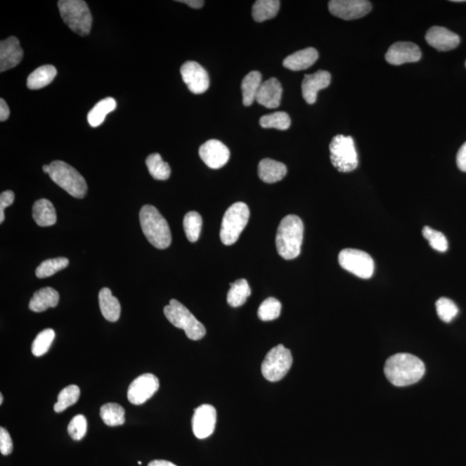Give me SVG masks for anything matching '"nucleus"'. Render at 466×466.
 I'll list each match as a JSON object with an SVG mask.
<instances>
[{
	"mask_svg": "<svg viewBox=\"0 0 466 466\" xmlns=\"http://www.w3.org/2000/svg\"><path fill=\"white\" fill-rule=\"evenodd\" d=\"M304 226L297 215H287L283 219L276 237V250L285 260L297 259L300 255Z\"/></svg>",
	"mask_w": 466,
	"mask_h": 466,
	"instance_id": "obj_2",
	"label": "nucleus"
},
{
	"mask_svg": "<svg viewBox=\"0 0 466 466\" xmlns=\"http://www.w3.org/2000/svg\"><path fill=\"white\" fill-rule=\"evenodd\" d=\"M331 83V75L328 71L319 70L313 75H306L302 84V96L306 103H316L319 91L327 89Z\"/></svg>",
	"mask_w": 466,
	"mask_h": 466,
	"instance_id": "obj_17",
	"label": "nucleus"
},
{
	"mask_svg": "<svg viewBox=\"0 0 466 466\" xmlns=\"http://www.w3.org/2000/svg\"><path fill=\"white\" fill-rule=\"evenodd\" d=\"M88 431V422L84 415H75L67 427V433L74 441H82Z\"/></svg>",
	"mask_w": 466,
	"mask_h": 466,
	"instance_id": "obj_41",
	"label": "nucleus"
},
{
	"mask_svg": "<svg viewBox=\"0 0 466 466\" xmlns=\"http://www.w3.org/2000/svg\"><path fill=\"white\" fill-rule=\"evenodd\" d=\"M124 414L126 411L124 408L117 403H107L101 408V418L109 427L123 425L126 422Z\"/></svg>",
	"mask_w": 466,
	"mask_h": 466,
	"instance_id": "obj_31",
	"label": "nucleus"
},
{
	"mask_svg": "<svg viewBox=\"0 0 466 466\" xmlns=\"http://www.w3.org/2000/svg\"><path fill=\"white\" fill-rule=\"evenodd\" d=\"M260 126L265 129H278L285 131L290 127L291 119L287 113L278 112L264 115L259 120Z\"/></svg>",
	"mask_w": 466,
	"mask_h": 466,
	"instance_id": "obj_35",
	"label": "nucleus"
},
{
	"mask_svg": "<svg viewBox=\"0 0 466 466\" xmlns=\"http://www.w3.org/2000/svg\"><path fill=\"white\" fill-rule=\"evenodd\" d=\"M282 304L278 299L270 297L260 305L257 316L261 321H271L278 319L281 314Z\"/></svg>",
	"mask_w": 466,
	"mask_h": 466,
	"instance_id": "obj_38",
	"label": "nucleus"
},
{
	"mask_svg": "<svg viewBox=\"0 0 466 466\" xmlns=\"http://www.w3.org/2000/svg\"><path fill=\"white\" fill-rule=\"evenodd\" d=\"M426 41L431 47L436 48L439 51H449L458 46L460 37L446 28L434 26L428 30Z\"/></svg>",
	"mask_w": 466,
	"mask_h": 466,
	"instance_id": "obj_19",
	"label": "nucleus"
},
{
	"mask_svg": "<svg viewBox=\"0 0 466 466\" xmlns=\"http://www.w3.org/2000/svg\"><path fill=\"white\" fill-rule=\"evenodd\" d=\"M10 117V109L8 105L4 98L0 100V121L5 122Z\"/></svg>",
	"mask_w": 466,
	"mask_h": 466,
	"instance_id": "obj_45",
	"label": "nucleus"
},
{
	"mask_svg": "<svg viewBox=\"0 0 466 466\" xmlns=\"http://www.w3.org/2000/svg\"><path fill=\"white\" fill-rule=\"evenodd\" d=\"M159 380L153 374L146 373L134 379L129 386L127 397L134 405H141L153 397L159 389Z\"/></svg>",
	"mask_w": 466,
	"mask_h": 466,
	"instance_id": "obj_12",
	"label": "nucleus"
},
{
	"mask_svg": "<svg viewBox=\"0 0 466 466\" xmlns=\"http://www.w3.org/2000/svg\"><path fill=\"white\" fill-rule=\"evenodd\" d=\"M183 228L189 241L195 243L199 240L202 228V218L197 212H189L183 219Z\"/></svg>",
	"mask_w": 466,
	"mask_h": 466,
	"instance_id": "obj_33",
	"label": "nucleus"
},
{
	"mask_svg": "<svg viewBox=\"0 0 466 466\" xmlns=\"http://www.w3.org/2000/svg\"><path fill=\"white\" fill-rule=\"evenodd\" d=\"M340 266L351 274L362 279H370L373 276L375 264L373 257L357 249H344L339 255Z\"/></svg>",
	"mask_w": 466,
	"mask_h": 466,
	"instance_id": "obj_10",
	"label": "nucleus"
},
{
	"mask_svg": "<svg viewBox=\"0 0 466 466\" xmlns=\"http://www.w3.org/2000/svg\"><path fill=\"white\" fill-rule=\"evenodd\" d=\"M24 51L16 37H10L0 43V72L11 70L20 63Z\"/></svg>",
	"mask_w": 466,
	"mask_h": 466,
	"instance_id": "obj_18",
	"label": "nucleus"
},
{
	"mask_svg": "<svg viewBox=\"0 0 466 466\" xmlns=\"http://www.w3.org/2000/svg\"><path fill=\"white\" fill-rule=\"evenodd\" d=\"M60 295L58 291L51 287H44L34 294L30 302L29 308L33 312H44L49 308H56L58 305Z\"/></svg>",
	"mask_w": 466,
	"mask_h": 466,
	"instance_id": "obj_23",
	"label": "nucleus"
},
{
	"mask_svg": "<svg viewBox=\"0 0 466 466\" xmlns=\"http://www.w3.org/2000/svg\"><path fill=\"white\" fill-rule=\"evenodd\" d=\"M181 75L189 91L195 94H202L209 88V75L198 63H185L181 67Z\"/></svg>",
	"mask_w": 466,
	"mask_h": 466,
	"instance_id": "obj_13",
	"label": "nucleus"
},
{
	"mask_svg": "<svg viewBox=\"0 0 466 466\" xmlns=\"http://www.w3.org/2000/svg\"><path fill=\"white\" fill-rule=\"evenodd\" d=\"M79 396H81V389L77 385H70L64 388L59 393L58 403L55 404L54 410L56 413H62L68 407L77 403Z\"/></svg>",
	"mask_w": 466,
	"mask_h": 466,
	"instance_id": "obj_34",
	"label": "nucleus"
},
{
	"mask_svg": "<svg viewBox=\"0 0 466 466\" xmlns=\"http://www.w3.org/2000/svg\"><path fill=\"white\" fill-rule=\"evenodd\" d=\"M436 311L439 319L446 323L452 321L458 313L455 303L446 297L439 298L436 302Z\"/></svg>",
	"mask_w": 466,
	"mask_h": 466,
	"instance_id": "obj_40",
	"label": "nucleus"
},
{
	"mask_svg": "<svg viewBox=\"0 0 466 466\" xmlns=\"http://www.w3.org/2000/svg\"><path fill=\"white\" fill-rule=\"evenodd\" d=\"M55 331L51 328L45 329V330L39 332L32 343V351L33 355L36 357H41V356L46 354L55 339Z\"/></svg>",
	"mask_w": 466,
	"mask_h": 466,
	"instance_id": "obj_37",
	"label": "nucleus"
},
{
	"mask_svg": "<svg viewBox=\"0 0 466 466\" xmlns=\"http://www.w3.org/2000/svg\"><path fill=\"white\" fill-rule=\"evenodd\" d=\"M13 444L11 435L6 428H0V452L7 456L13 453Z\"/></svg>",
	"mask_w": 466,
	"mask_h": 466,
	"instance_id": "obj_42",
	"label": "nucleus"
},
{
	"mask_svg": "<svg viewBox=\"0 0 466 466\" xmlns=\"http://www.w3.org/2000/svg\"><path fill=\"white\" fill-rule=\"evenodd\" d=\"M138 465H142V462H141V461H138Z\"/></svg>",
	"mask_w": 466,
	"mask_h": 466,
	"instance_id": "obj_50",
	"label": "nucleus"
},
{
	"mask_svg": "<svg viewBox=\"0 0 466 466\" xmlns=\"http://www.w3.org/2000/svg\"><path fill=\"white\" fill-rule=\"evenodd\" d=\"M250 210L244 202L234 203L224 214L221 229V240L225 245L236 243L240 234L247 226Z\"/></svg>",
	"mask_w": 466,
	"mask_h": 466,
	"instance_id": "obj_7",
	"label": "nucleus"
},
{
	"mask_svg": "<svg viewBox=\"0 0 466 466\" xmlns=\"http://www.w3.org/2000/svg\"><path fill=\"white\" fill-rule=\"evenodd\" d=\"M262 75L259 71H252L242 81L241 89L243 93V103L250 107L256 101L261 86H262Z\"/></svg>",
	"mask_w": 466,
	"mask_h": 466,
	"instance_id": "obj_26",
	"label": "nucleus"
},
{
	"mask_svg": "<svg viewBox=\"0 0 466 466\" xmlns=\"http://www.w3.org/2000/svg\"><path fill=\"white\" fill-rule=\"evenodd\" d=\"M330 13L344 20H358L368 14L373 8L366 0H332L328 3Z\"/></svg>",
	"mask_w": 466,
	"mask_h": 466,
	"instance_id": "obj_11",
	"label": "nucleus"
},
{
	"mask_svg": "<svg viewBox=\"0 0 466 466\" xmlns=\"http://www.w3.org/2000/svg\"><path fill=\"white\" fill-rule=\"evenodd\" d=\"M457 165L461 171L466 172V142L457 154Z\"/></svg>",
	"mask_w": 466,
	"mask_h": 466,
	"instance_id": "obj_44",
	"label": "nucleus"
},
{
	"mask_svg": "<svg viewBox=\"0 0 466 466\" xmlns=\"http://www.w3.org/2000/svg\"><path fill=\"white\" fill-rule=\"evenodd\" d=\"M422 235L435 251L446 252L448 250V242L442 233L432 229L429 226H425L422 230Z\"/></svg>",
	"mask_w": 466,
	"mask_h": 466,
	"instance_id": "obj_39",
	"label": "nucleus"
},
{
	"mask_svg": "<svg viewBox=\"0 0 466 466\" xmlns=\"http://www.w3.org/2000/svg\"><path fill=\"white\" fill-rule=\"evenodd\" d=\"M422 58V51L418 45L409 41H399L391 45L386 53L385 59L391 65L416 63Z\"/></svg>",
	"mask_w": 466,
	"mask_h": 466,
	"instance_id": "obj_16",
	"label": "nucleus"
},
{
	"mask_svg": "<svg viewBox=\"0 0 466 466\" xmlns=\"http://www.w3.org/2000/svg\"><path fill=\"white\" fill-rule=\"evenodd\" d=\"M148 466H177L173 464L172 462L167 460H153L151 461Z\"/></svg>",
	"mask_w": 466,
	"mask_h": 466,
	"instance_id": "obj_47",
	"label": "nucleus"
},
{
	"mask_svg": "<svg viewBox=\"0 0 466 466\" xmlns=\"http://www.w3.org/2000/svg\"><path fill=\"white\" fill-rule=\"evenodd\" d=\"M15 200V195L13 191L8 190L3 192L1 195H0V223H3L5 221V211L6 207L13 205Z\"/></svg>",
	"mask_w": 466,
	"mask_h": 466,
	"instance_id": "obj_43",
	"label": "nucleus"
},
{
	"mask_svg": "<svg viewBox=\"0 0 466 466\" xmlns=\"http://www.w3.org/2000/svg\"><path fill=\"white\" fill-rule=\"evenodd\" d=\"M231 289L227 294V302L233 308H238L244 305L252 294L251 287L245 279H238L233 283H230Z\"/></svg>",
	"mask_w": 466,
	"mask_h": 466,
	"instance_id": "obj_29",
	"label": "nucleus"
},
{
	"mask_svg": "<svg viewBox=\"0 0 466 466\" xmlns=\"http://www.w3.org/2000/svg\"><path fill=\"white\" fill-rule=\"evenodd\" d=\"M425 365L419 358L409 354H397L385 363L384 374L397 387L416 384L425 374Z\"/></svg>",
	"mask_w": 466,
	"mask_h": 466,
	"instance_id": "obj_1",
	"label": "nucleus"
},
{
	"mask_svg": "<svg viewBox=\"0 0 466 466\" xmlns=\"http://www.w3.org/2000/svg\"><path fill=\"white\" fill-rule=\"evenodd\" d=\"M32 215L34 221L41 227L54 226L56 213L53 204L46 199H41L34 204Z\"/></svg>",
	"mask_w": 466,
	"mask_h": 466,
	"instance_id": "obj_25",
	"label": "nucleus"
},
{
	"mask_svg": "<svg viewBox=\"0 0 466 466\" xmlns=\"http://www.w3.org/2000/svg\"><path fill=\"white\" fill-rule=\"evenodd\" d=\"M199 154L205 164L213 169L222 168L230 159L228 148L216 139L208 140L200 146Z\"/></svg>",
	"mask_w": 466,
	"mask_h": 466,
	"instance_id": "obj_15",
	"label": "nucleus"
},
{
	"mask_svg": "<svg viewBox=\"0 0 466 466\" xmlns=\"http://www.w3.org/2000/svg\"><path fill=\"white\" fill-rule=\"evenodd\" d=\"M282 96L281 83L278 79L271 78L261 86L256 101L266 108H278L281 104Z\"/></svg>",
	"mask_w": 466,
	"mask_h": 466,
	"instance_id": "obj_20",
	"label": "nucleus"
},
{
	"mask_svg": "<svg viewBox=\"0 0 466 466\" xmlns=\"http://www.w3.org/2000/svg\"><path fill=\"white\" fill-rule=\"evenodd\" d=\"M164 312L170 323L177 328L183 329L189 339L200 340L206 335V328L202 322L197 320L190 311L175 299L165 306Z\"/></svg>",
	"mask_w": 466,
	"mask_h": 466,
	"instance_id": "obj_6",
	"label": "nucleus"
},
{
	"mask_svg": "<svg viewBox=\"0 0 466 466\" xmlns=\"http://www.w3.org/2000/svg\"><path fill=\"white\" fill-rule=\"evenodd\" d=\"M278 0H257L252 7V17L256 22H262L272 20L280 9Z\"/></svg>",
	"mask_w": 466,
	"mask_h": 466,
	"instance_id": "obj_30",
	"label": "nucleus"
},
{
	"mask_svg": "<svg viewBox=\"0 0 466 466\" xmlns=\"http://www.w3.org/2000/svg\"><path fill=\"white\" fill-rule=\"evenodd\" d=\"M68 264H70V261L66 257L45 260L37 268L36 275L39 278H49V276L55 275L56 272L66 268Z\"/></svg>",
	"mask_w": 466,
	"mask_h": 466,
	"instance_id": "obj_36",
	"label": "nucleus"
},
{
	"mask_svg": "<svg viewBox=\"0 0 466 466\" xmlns=\"http://www.w3.org/2000/svg\"><path fill=\"white\" fill-rule=\"evenodd\" d=\"M180 3H183L185 5L192 7L194 9H200L204 6L205 2L202 0H179Z\"/></svg>",
	"mask_w": 466,
	"mask_h": 466,
	"instance_id": "obj_46",
	"label": "nucleus"
},
{
	"mask_svg": "<svg viewBox=\"0 0 466 466\" xmlns=\"http://www.w3.org/2000/svg\"><path fill=\"white\" fill-rule=\"evenodd\" d=\"M58 5L60 16L68 27L79 35L88 36L93 25L88 4L82 0H60Z\"/></svg>",
	"mask_w": 466,
	"mask_h": 466,
	"instance_id": "obj_4",
	"label": "nucleus"
},
{
	"mask_svg": "<svg viewBox=\"0 0 466 466\" xmlns=\"http://www.w3.org/2000/svg\"><path fill=\"white\" fill-rule=\"evenodd\" d=\"M293 357L291 351L278 344L268 352L262 363V374L270 382H278L289 373Z\"/></svg>",
	"mask_w": 466,
	"mask_h": 466,
	"instance_id": "obj_9",
	"label": "nucleus"
},
{
	"mask_svg": "<svg viewBox=\"0 0 466 466\" xmlns=\"http://www.w3.org/2000/svg\"><path fill=\"white\" fill-rule=\"evenodd\" d=\"M44 172L46 174H49L51 172V166L48 165H44L43 167Z\"/></svg>",
	"mask_w": 466,
	"mask_h": 466,
	"instance_id": "obj_48",
	"label": "nucleus"
},
{
	"mask_svg": "<svg viewBox=\"0 0 466 466\" xmlns=\"http://www.w3.org/2000/svg\"><path fill=\"white\" fill-rule=\"evenodd\" d=\"M319 58V54L314 48H306L295 52L287 56L283 60V66L292 71L305 70L316 63Z\"/></svg>",
	"mask_w": 466,
	"mask_h": 466,
	"instance_id": "obj_21",
	"label": "nucleus"
},
{
	"mask_svg": "<svg viewBox=\"0 0 466 466\" xmlns=\"http://www.w3.org/2000/svg\"><path fill=\"white\" fill-rule=\"evenodd\" d=\"M56 75H58V70L54 66H41L29 75L27 79L28 89L37 90L45 88L54 81Z\"/></svg>",
	"mask_w": 466,
	"mask_h": 466,
	"instance_id": "obj_27",
	"label": "nucleus"
},
{
	"mask_svg": "<svg viewBox=\"0 0 466 466\" xmlns=\"http://www.w3.org/2000/svg\"><path fill=\"white\" fill-rule=\"evenodd\" d=\"M140 225L143 234L151 245L157 249L168 248L172 237L168 222L157 208L145 205L139 214Z\"/></svg>",
	"mask_w": 466,
	"mask_h": 466,
	"instance_id": "obj_3",
	"label": "nucleus"
},
{
	"mask_svg": "<svg viewBox=\"0 0 466 466\" xmlns=\"http://www.w3.org/2000/svg\"><path fill=\"white\" fill-rule=\"evenodd\" d=\"M98 303L102 314L108 321L116 322L119 319L121 306L119 300L113 297L108 287H104L98 294Z\"/></svg>",
	"mask_w": 466,
	"mask_h": 466,
	"instance_id": "obj_24",
	"label": "nucleus"
},
{
	"mask_svg": "<svg viewBox=\"0 0 466 466\" xmlns=\"http://www.w3.org/2000/svg\"><path fill=\"white\" fill-rule=\"evenodd\" d=\"M116 108V101L111 97L105 98L104 100L98 102L88 115L90 126L94 128L100 127L101 124H103L108 113L115 111Z\"/></svg>",
	"mask_w": 466,
	"mask_h": 466,
	"instance_id": "obj_28",
	"label": "nucleus"
},
{
	"mask_svg": "<svg viewBox=\"0 0 466 466\" xmlns=\"http://www.w3.org/2000/svg\"><path fill=\"white\" fill-rule=\"evenodd\" d=\"M146 165L151 176L155 180L165 181L169 179L171 174L169 165L162 160L158 153L150 155L146 159Z\"/></svg>",
	"mask_w": 466,
	"mask_h": 466,
	"instance_id": "obj_32",
	"label": "nucleus"
},
{
	"mask_svg": "<svg viewBox=\"0 0 466 466\" xmlns=\"http://www.w3.org/2000/svg\"><path fill=\"white\" fill-rule=\"evenodd\" d=\"M287 169L285 164L273 159L265 158L259 162V176L264 183H275L286 176Z\"/></svg>",
	"mask_w": 466,
	"mask_h": 466,
	"instance_id": "obj_22",
	"label": "nucleus"
},
{
	"mask_svg": "<svg viewBox=\"0 0 466 466\" xmlns=\"http://www.w3.org/2000/svg\"><path fill=\"white\" fill-rule=\"evenodd\" d=\"M330 159L338 171H354L358 166V157L354 138L350 136L337 135L332 138L330 146Z\"/></svg>",
	"mask_w": 466,
	"mask_h": 466,
	"instance_id": "obj_8",
	"label": "nucleus"
},
{
	"mask_svg": "<svg viewBox=\"0 0 466 466\" xmlns=\"http://www.w3.org/2000/svg\"><path fill=\"white\" fill-rule=\"evenodd\" d=\"M217 412L214 407L209 404H203L195 409L193 416L192 427L196 438L200 439L209 437L214 434Z\"/></svg>",
	"mask_w": 466,
	"mask_h": 466,
	"instance_id": "obj_14",
	"label": "nucleus"
},
{
	"mask_svg": "<svg viewBox=\"0 0 466 466\" xmlns=\"http://www.w3.org/2000/svg\"><path fill=\"white\" fill-rule=\"evenodd\" d=\"M3 401H4V399H3V395L1 394V395H0V404H1V405L3 404Z\"/></svg>",
	"mask_w": 466,
	"mask_h": 466,
	"instance_id": "obj_49",
	"label": "nucleus"
},
{
	"mask_svg": "<svg viewBox=\"0 0 466 466\" xmlns=\"http://www.w3.org/2000/svg\"><path fill=\"white\" fill-rule=\"evenodd\" d=\"M49 166L48 176L56 184L75 198H84L88 193V185L77 169L63 161L52 162Z\"/></svg>",
	"mask_w": 466,
	"mask_h": 466,
	"instance_id": "obj_5",
	"label": "nucleus"
},
{
	"mask_svg": "<svg viewBox=\"0 0 466 466\" xmlns=\"http://www.w3.org/2000/svg\"><path fill=\"white\" fill-rule=\"evenodd\" d=\"M465 67H466V62H465Z\"/></svg>",
	"mask_w": 466,
	"mask_h": 466,
	"instance_id": "obj_51",
	"label": "nucleus"
}]
</instances>
